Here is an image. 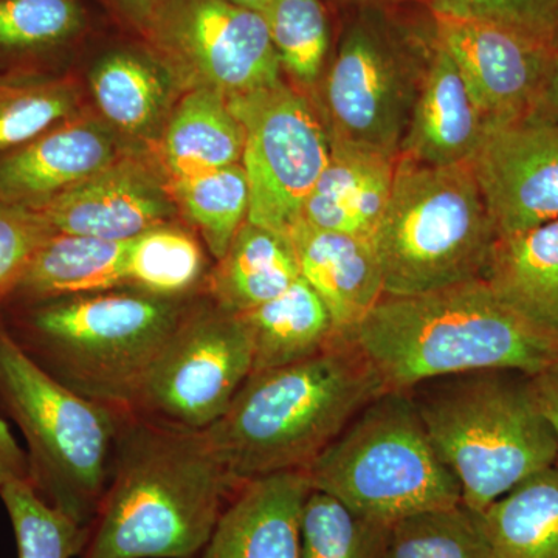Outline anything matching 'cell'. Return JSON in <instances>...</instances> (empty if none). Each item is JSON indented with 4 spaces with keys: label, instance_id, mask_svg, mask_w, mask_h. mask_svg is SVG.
<instances>
[{
    "label": "cell",
    "instance_id": "obj_31",
    "mask_svg": "<svg viewBox=\"0 0 558 558\" xmlns=\"http://www.w3.org/2000/svg\"><path fill=\"white\" fill-rule=\"evenodd\" d=\"M170 189L180 215L199 233L211 258H222L248 219L250 189L242 163L172 182Z\"/></svg>",
    "mask_w": 558,
    "mask_h": 558
},
{
    "label": "cell",
    "instance_id": "obj_9",
    "mask_svg": "<svg viewBox=\"0 0 558 558\" xmlns=\"http://www.w3.org/2000/svg\"><path fill=\"white\" fill-rule=\"evenodd\" d=\"M306 473L312 488L385 527L462 502L458 480L436 453L409 391L373 400Z\"/></svg>",
    "mask_w": 558,
    "mask_h": 558
},
{
    "label": "cell",
    "instance_id": "obj_16",
    "mask_svg": "<svg viewBox=\"0 0 558 558\" xmlns=\"http://www.w3.org/2000/svg\"><path fill=\"white\" fill-rule=\"evenodd\" d=\"M131 149L101 117L81 112L20 148L0 154V202L46 204Z\"/></svg>",
    "mask_w": 558,
    "mask_h": 558
},
{
    "label": "cell",
    "instance_id": "obj_37",
    "mask_svg": "<svg viewBox=\"0 0 558 558\" xmlns=\"http://www.w3.org/2000/svg\"><path fill=\"white\" fill-rule=\"evenodd\" d=\"M54 233L38 208L0 202V304L10 299L36 253Z\"/></svg>",
    "mask_w": 558,
    "mask_h": 558
},
{
    "label": "cell",
    "instance_id": "obj_26",
    "mask_svg": "<svg viewBox=\"0 0 558 558\" xmlns=\"http://www.w3.org/2000/svg\"><path fill=\"white\" fill-rule=\"evenodd\" d=\"M242 315L252 333L253 373L315 357L341 340L328 307L301 277L277 299Z\"/></svg>",
    "mask_w": 558,
    "mask_h": 558
},
{
    "label": "cell",
    "instance_id": "obj_20",
    "mask_svg": "<svg viewBox=\"0 0 558 558\" xmlns=\"http://www.w3.org/2000/svg\"><path fill=\"white\" fill-rule=\"evenodd\" d=\"M486 130L457 64L436 40L399 157L428 167L470 163Z\"/></svg>",
    "mask_w": 558,
    "mask_h": 558
},
{
    "label": "cell",
    "instance_id": "obj_41",
    "mask_svg": "<svg viewBox=\"0 0 558 558\" xmlns=\"http://www.w3.org/2000/svg\"><path fill=\"white\" fill-rule=\"evenodd\" d=\"M538 108L558 119V50L554 53L553 62H550L548 78L543 87Z\"/></svg>",
    "mask_w": 558,
    "mask_h": 558
},
{
    "label": "cell",
    "instance_id": "obj_34",
    "mask_svg": "<svg viewBox=\"0 0 558 558\" xmlns=\"http://www.w3.org/2000/svg\"><path fill=\"white\" fill-rule=\"evenodd\" d=\"M388 532L312 488L301 512L300 558H381Z\"/></svg>",
    "mask_w": 558,
    "mask_h": 558
},
{
    "label": "cell",
    "instance_id": "obj_24",
    "mask_svg": "<svg viewBox=\"0 0 558 558\" xmlns=\"http://www.w3.org/2000/svg\"><path fill=\"white\" fill-rule=\"evenodd\" d=\"M128 247L130 241L57 231L36 253L24 278L3 304L126 289Z\"/></svg>",
    "mask_w": 558,
    "mask_h": 558
},
{
    "label": "cell",
    "instance_id": "obj_21",
    "mask_svg": "<svg viewBox=\"0 0 558 558\" xmlns=\"http://www.w3.org/2000/svg\"><path fill=\"white\" fill-rule=\"evenodd\" d=\"M483 279L526 328L558 352V219L498 240Z\"/></svg>",
    "mask_w": 558,
    "mask_h": 558
},
{
    "label": "cell",
    "instance_id": "obj_33",
    "mask_svg": "<svg viewBox=\"0 0 558 558\" xmlns=\"http://www.w3.org/2000/svg\"><path fill=\"white\" fill-rule=\"evenodd\" d=\"M381 558H490V550L480 513L459 502L392 524Z\"/></svg>",
    "mask_w": 558,
    "mask_h": 558
},
{
    "label": "cell",
    "instance_id": "obj_12",
    "mask_svg": "<svg viewBox=\"0 0 558 558\" xmlns=\"http://www.w3.org/2000/svg\"><path fill=\"white\" fill-rule=\"evenodd\" d=\"M145 43L185 89L207 87L231 98L284 81L263 13L230 0H174Z\"/></svg>",
    "mask_w": 558,
    "mask_h": 558
},
{
    "label": "cell",
    "instance_id": "obj_14",
    "mask_svg": "<svg viewBox=\"0 0 558 558\" xmlns=\"http://www.w3.org/2000/svg\"><path fill=\"white\" fill-rule=\"evenodd\" d=\"M432 16L436 40L457 64L487 124L538 108L556 51L486 22Z\"/></svg>",
    "mask_w": 558,
    "mask_h": 558
},
{
    "label": "cell",
    "instance_id": "obj_32",
    "mask_svg": "<svg viewBox=\"0 0 558 558\" xmlns=\"http://www.w3.org/2000/svg\"><path fill=\"white\" fill-rule=\"evenodd\" d=\"M263 16L282 72L300 90L315 89L330 50L329 16L323 0H270Z\"/></svg>",
    "mask_w": 558,
    "mask_h": 558
},
{
    "label": "cell",
    "instance_id": "obj_15",
    "mask_svg": "<svg viewBox=\"0 0 558 558\" xmlns=\"http://www.w3.org/2000/svg\"><path fill=\"white\" fill-rule=\"evenodd\" d=\"M35 208L58 233L109 241L134 240L180 216L159 161L140 150H128L75 189Z\"/></svg>",
    "mask_w": 558,
    "mask_h": 558
},
{
    "label": "cell",
    "instance_id": "obj_3",
    "mask_svg": "<svg viewBox=\"0 0 558 558\" xmlns=\"http://www.w3.org/2000/svg\"><path fill=\"white\" fill-rule=\"evenodd\" d=\"M385 391L486 369L529 376L558 362L484 279L418 295H385L352 336Z\"/></svg>",
    "mask_w": 558,
    "mask_h": 558
},
{
    "label": "cell",
    "instance_id": "obj_36",
    "mask_svg": "<svg viewBox=\"0 0 558 558\" xmlns=\"http://www.w3.org/2000/svg\"><path fill=\"white\" fill-rule=\"evenodd\" d=\"M438 16L486 22L558 50V0H427Z\"/></svg>",
    "mask_w": 558,
    "mask_h": 558
},
{
    "label": "cell",
    "instance_id": "obj_25",
    "mask_svg": "<svg viewBox=\"0 0 558 558\" xmlns=\"http://www.w3.org/2000/svg\"><path fill=\"white\" fill-rule=\"evenodd\" d=\"M301 277L289 238L247 222L226 255L215 260L204 293L236 314L277 299Z\"/></svg>",
    "mask_w": 558,
    "mask_h": 558
},
{
    "label": "cell",
    "instance_id": "obj_2",
    "mask_svg": "<svg viewBox=\"0 0 558 558\" xmlns=\"http://www.w3.org/2000/svg\"><path fill=\"white\" fill-rule=\"evenodd\" d=\"M384 392L357 344L340 340L315 357L250 374L226 414L205 429L240 487L306 470Z\"/></svg>",
    "mask_w": 558,
    "mask_h": 558
},
{
    "label": "cell",
    "instance_id": "obj_35",
    "mask_svg": "<svg viewBox=\"0 0 558 558\" xmlns=\"http://www.w3.org/2000/svg\"><path fill=\"white\" fill-rule=\"evenodd\" d=\"M9 513L17 558L78 557L87 529L47 505L28 481H11L0 487Z\"/></svg>",
    "mask_w": 558,
    "mask_h": 558
},
{
    "label": "cell",
    "instance_id": "obj_29",
    "mask_svg": "<svg viewBox=\"0 0 558 558\" xmlns=\"http://www.w3.org/2000/svg\"><path fill=\"white\" fill-rule=\"evenodd\" d=\"M87 28L81 0H0V62L44 60L73 46Z\"/></svg>",
    "mask_w": 558,
    "mask_h": 558
},
{
    "label": "cell",
    "instance_id": "obj_40",
    "mask_svg": "<svg viewBox=\"0 0 558 558\" xmlns=\"http://www.w3.org/2000/svg\"><path fill=\"white\" fill-rule=\"evenodd\" d=\"M532 381H534L539 407L548 417L554 435H556L557 458L554 468L558 469V362L532 376Z\"/></svg>",
    "mask_w": 558,
    "mask_h": 558
},
{
    "label": "cell",
    "instance_id": "obj_7",
    "mask_svg": "<svg viewBox=\"0 0 558 558\" xmlns=\"http://www.w3.org/2000/svg\"><path fill=\"white\" fill-rule=\"evenodd\" d=\"M0 400L27 444L31 486L51 508L89 527L130 411L83 398L53 379L11 339L2 319Z\"/></svg>",
    "mask_w": 558,
    "mask_h": 558
},
{
    "label": "cell",
    "instance_id": "obj_18",
    "mask_svg": "<svg viewBox=\"0 0 558 558\" xmlns=\"http://www.w3.org/2000/svg\"><path fill=\"white\" fill-rule=\"evenodd\" d=\"M311 490L306 470L242 484L197 558H300L301 512Z\"/></svg>",
    "mask_w": 558,
    "mask_h": 558
},
{
    "label": "cell",
    "instance_id": "obj_5",
    "mask_svg": "<svg viewBox=\"0 0 558 558\" xmlns=\"http://www.w3.org/2000/svg\"><path fill=\"white\" fill-rule=\"evenodd\" d=\"M409 392L436 453L458 480L462 505L473 512L556 464V435L526 373L476 371Z\"/></svg>",
    "mask_w": 558,
    "mask_h": 558
},
{
    "label": "cell",
    "instance_id": "obj_4",
    "mask_svg": "<svg viewBox=\"0 0 558 558\" xmlns=\"http://www.w3.org/2000/svg\"><path fill=\"white\" fill-rule=\"evenodd\" d=\"M197 296L170 300L116 289L5 304L0 319L22 351L64 387L132 411L154 362Z\"/></svg>",
    "mask_w": 558,
    "mask_h": 558
},
{
    "label": "cell",
    "instance_id": "obj_13",
    "mask_svg": "<svg viewBox=\"0 0 558 558\" xmlns=\"http://www.w3.org/2000/svg\"><path fill=\"white\" fill-rule=\"evenodd\" d=\"M470 168L498 240L558 219V119L545 110L487 124Z\"/></svg>",
    "mask_w": 558,
    "mask_h": 558
},
{
    "label": "cell",
    "instance_id": "obj_17",
    "mask_svg": "<svg viewBox=\"0 0 558 558\" xmlns=\"http://www.w3.org/2000/svg\"><path fill=\"white\" fill-rule=\"evenodd\" d=\"M98 112L131 149L157 148L183 84L149 44L110 47L89 72ZM186 90V89H185Z\"/></svg>",
    "mask_w": 558,
    "mask_h": 558
},
{
    "label": "cell",
    "instance_id": "obj_1",
    "mask_svg": "<svg viewBox=\"0 0 558 558\" xmlns=\"http://www.w3.org/2000/svg\"><path fill=\"white\" fill-rule=\"evenodd\" d=\"M236 484L207 429L128 413L80 558H197Z\"/></svg>",
    "mask_w": 558,
    "mask_h": 558
},
{
    "label": "cell",
    "instance_id": "obj_27",
    "mask_svg": "<svg viewBox=\"0 0 558 558\" xmlns=\"http://www.w3.org/2000/svg\"><path fill=\"white\" fill-rule=\"evenodd\" d=\"M480 517L490 558H558V469L521 481Z\"/></svg>",
    "mask_w": 558,
    "mask_h": 558
},
{
    "label": "cell",
    "instance_id": "obj_42",
    "mask_svg": "<svg viewBox=\"0 0 558 558\" xmlns=\"http://www.w3.org/2000/svg\"><path fill=\"white\" fill-rule=\"evenodd\" d=\"M347 9H363V7H405L414 3H427V0H336Z\"/></svg>",
    "mask_w": 558,
    "mask_h": 558
},
{
    "label": "cell",
    "instance_id": "obj_28",
    "mask_svg": "<svg viewBox=\"0 0 558 558\" xmlns=\"http://www.w3.org/2000/svg\"><path fill=\"white\" fill-rule=\"evenodd\" d=\"M207 252L199 236L179 223L154 227L130 241L126 289L170 300L201 295L213 267Z\"/></svg>",
    "mask_w": 558,
    "mask_h": 558
},
{
    "label": "cell",
    "instance_id": "obj_10",
    "mask_svg": "<svg viewBox=\"0 0 558 558\" xmlns=\"http://www.w3.org/2000/svg\"><path fill=\"white\" fill-rule=\"evenodd\" d=\"M252 373L253 341L244 315L202 293L154 362L132 413L208 428Z\"/></svg>",
    "mask_w": 558,
    "mask_h": 558
},
{
    "label": "cell",
    "instance_id": "obj_43",
    "mask_svg": "<svg viewBox=\"0 0 558 558\" xmlns=\"http://www.w3.org/2000/svg\"><path fill=\"white\" fill-rule=\"evenodd\" d=\"M230 2L236 3V5L244 7V9L258 11L263 13L266 7L269 5L270 0H230Z\"/></svg>",
    "mask_w": 558,
    "mask_h": 558
},
{
    "label": "cell",
    "instance_id": "obj_39",
    "mask_svg": "<svg viewBox=\"0 0 558 558\" xmlns=\"http://www.w3.org/2000/svg\"><path fill=\"white\" fill-rule=\"evenodd\" d=\"M27 453L21 449L17 440L11 435L9 425L0 417V487L11 481H28Z\"/></svg>",
    "mask_w": 558,
    "mask_h": 558
},
{
    "label": "cell",
    "instance_id": "obj_38",
    "mask_svg": "<svg viewBox=\"0 0 558 558\" xmlns=\"http://www.w3.org/2000/svg\"><path fill=\"white\" fill-rule=\"evenodd\" d=\"M102 2L121 21L138 32L143 39H146L174 0H102Z\"/></svg>",
    "mask_w": 558,
    "mask_h": 558
},
{
    "label": "cell",
    "instance_id": "obj_8",
    "mask_svg": "<svg viewBox=\"0 0 558 558\" xmlns=\"http://www.w3.org/2000/svg\"><path fill=\"white\" fill-rule=\"evenodd\" d=\"M497 241L470 163L428 167L399 157L391 196L371 238L385 295L483 279Z\"/></svg>",
    "mask_w": 558,
    "mask_h": 558
},
{
    "label": "cell",
    "instance_id": "obj_6",
    "mask_svg": "<svg viewBox=\"0 0 558 558\" xmlns=\"http://www.w3.org/2000/svg\"><path fill=\"white\" fill-rule=\"evenodd\" d=\"M402 9H352L344 22L312 101L330 146L399 159L436 46L432 11L417 20Z\"/></svg>",
    "mask_w": 558,
    "mask_h": 558
},
{
    "label": "cell",
    "instance_id": "obj_30",
    "mask_svg": "<svg viewBox=\"0 0 558 558\" xmlns=\"http://www.w3.org/2000/svg\"><path fill=\"white\" fill-rule=\"evenodd\" d=\"M81 112L83 95L70 76L20 73L0 80V154L20 148Z\"/></svg>",
    "mask_w": 558,
    "mask_h": 558
},
{
    "label": "cell",
    "instance_id": "obj_22",
    "mask_svg": "<svg viewBox=\"0 0 558 558\" xmlns=\"http://www.w3.org/2000/svg\"><path fill=\"white\" fill-rule=\"evenodd\" d=\"M396 165L377 154L330 146L328 165L296 223L371 240L391 196Z\"/></svg>",
    "mask_w": 558,
    "mask_h": 558
},
{
    "label": "cell",
    "instance_id": "obj_11",
    "mask_svg": "<svg viewBox=\"0 0 558 558\" xmlns=\"http://www.w3.org/2000/svg\"><path fill=\"white\" fill-rule=\"evenodd\" d=\"M227 100L244 128L247 220L289 238L330 156L314 102L286 81Z\"/></svg>",
    "mask_w": 558,
    "mask_h": 558
},
{
    "label": "cell",
    "instance_id": "obj_23",
    "mask_svg": "<svg viewBox=\"0 0 558 558\" xmlns=\"http://www.w3.org/2000/svg\"><path fill=\"white\" fill-rule=\"evenodd\" d=\"M245 134L226 95L207 87L183 92L159 145L157 161L170 183L241 163Z\"/></svg>",
    "mask_w": 558,
    "mask_h": 558
},
{
    "label": "cell",
    "instance_id": "obj_19",
    "mask_svg": "<svg viewBox=\"0 0 558 558\" xmlns=\"http://www.w3.org/2000/svg\"><path fill=\"white\" fill-rule=\"evenodd\" d=\"M300 275L328 307L341 340L355 330L385 296L384 277L368 238L296 223L289 233Z\"/></svg>",
    "mask_w": 558,
    "mask_h": 558
}]
</instances>
